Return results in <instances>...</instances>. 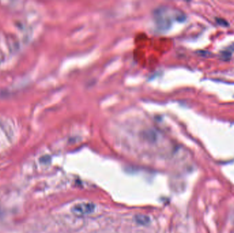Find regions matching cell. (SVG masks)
<instances>
[{
    "label": "cell",
    "instance_id": "1",
    "mask_svg": "<svg viewBox=\"0 0 234 233\" xmlns=\"http://www.w3.org/2000/svg\"><path fill=\"white\" fill-rule=\"evenodd\" d=\"M95 209V205L91 202H81L72 207L71 211L74 215L83 216L93 213Z\"/></svg>",
    "mask_w": 234,
    "mask_h": 233
},
{
    "label": "cell",
    "instance_id": "3",
    "mask_svg": "<svg viewBox=\"0 0 234 233\" xmlns=\"http://www.w3.org/2000/svg\"><path fill=\"white\" fill-rule=\"evenodd\" d=\"M136 221H137V223L139 224H143V225H145L149 223L150 218L147 215H136Z\"/></svg>",
    "mask_w": 234,
    "mask_h": 233
},
{
    "label": "cell",
    "instance_id": "2",
    "mask_svg": "<svg viewBox=\"0 0 234 233\" xmlns=\"http://www.w3.org/2000/svg\"><path fill=\"white\" fill-rule=\"evenodd\" d=\"M233 51H234V47L233 45L230 46L228 47V48L223 50V51H222L221 52V54H220V56H221V58L222 60H228L230 59L231 57H232Z\"/></svg>",
    "mask_w": 234,
    "mask_h": 233
},
{
    "label": "cell",
    "instance_id": "4",
    "mask_svg": "<svg viewBox=\"0 0 234 233\" xmlns=\"http://www.w3.org/2000/svg\"><path fill=\"white\" fill-rule=\"evenodd\" d=\"M216 23L219 24L220 26H229V23H227V21L226 20H225V19H221V18H216Z\"/></svg>",
    "mask_w": 234,
    "mask_h": 233
}]
</instances>
